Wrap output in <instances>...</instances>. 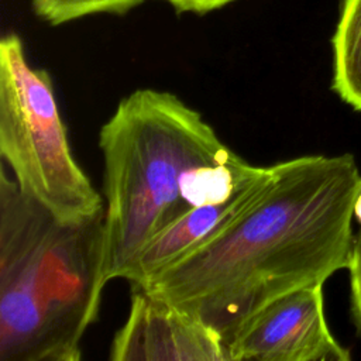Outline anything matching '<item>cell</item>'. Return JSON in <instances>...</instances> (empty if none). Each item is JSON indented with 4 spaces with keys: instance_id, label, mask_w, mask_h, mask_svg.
I'll list each match as a JSON object with an SVG mask.
<instances>
[{
    "instance_id": "6da1fadb",
    "label": "cell",
    "mask_w": 361,
    "mask_h": 361,
    "mask_svg": "<svg viewBox=\"0 0 361 361\" xmlns=\"http://www.w3.org/2000/svg\"><path fill=\"white\" fill-rule=\"evenodd\" d=\"M360 190L351 154L274 164L241 216L138 288L196 316L227 343L272 300L348 268Z\"/></svg>"
},
{
    "instance_id": "7a4b0ae2",
    "label": "cell",
    "mask_w": 361,
    "mask_h": 361,
    "mask_svg": "<svg viewBox=\"0 0 361 361\" xmlns=\"http://www.w3.org/2000/svg\"><path fill=\"white\" fill-rule=\"evenodd\" d=\"M104 164V278H124L142 247L190 209L255 178L203 116L176 94L137 89L99 133Z\"/></svg>"
},
{
    "instance_id": "3957f363",
    "label": "cell",
    "mask_w": 361,
    "mask_h": 361,
    "mask_svg": "<svg viewBox=\"0 0 361 361\" xmlns=\"http://www.w3.org/2000/svg\"><path fill=\"white\" fill-rule=\"evenodd\" d=\"M104 278V209L56 217L0 175V361H78L97 319Z\"/></svg>"
},
{
    "instance_id": "277c9868",
    "label": "cell",
    "mask_w": 361,
    "mask_h": 361,
    "mask_svg": "<svg viewBox=\"0 0 361 361\" xmlns=\"http://www.w3.org/2000/svg\"><path fill=\"white\" fill-rule=\"evenodd\" d=\"M0 155L21 192L56 217L79 221L104 209L72 154L49 73L30 65L14 32L0 39Z\"/></svg>"
},
{
    "instance_id": "5b68a950",
    "label": "cell",
    "mask_w": 361,
    "mask_h": 361,
    "mask_svg": "<svg viewBox=\"0 0 361 361\" xmlns=\"http://www.w3.org/2000/svg\"><path fill=\"white\" fill-rule=\"evenodd\" d=\"M228 361H348L329 330L323 283L292 290L245 319L226 343Z\"/></svg>"
},
{
    "instance_id": "8992f818",
    "label": "cell",
    "mask_w": 361,
    "mask_h": 361,
    "mask_svg": "<svg viewBox=\"0 0 361 361\" xmlns=\"http://www.w3.org/2000/svg\"><path fill=\"white\" fill-rule=\"evenodd\" d=\"M111 361H228L223 337L196 316L135 288Z\"/></svg>"
},
{
    "instance_id": "52a82bcc",
    "label": "cell",
    "mask_w": 361,
    "mask_h": 361,
    "mask_svg": "<svg viewBox=\"0 0 361 361\" xmlns=\"http://www.w3.org/2000/svg\"><path fill=\"white\" fill-rule=\"evenodd\" d=\"M269 176L271 166H264L255 178L227 199L190 209L142 247L124 279L134 288L142 286L148 279L209 241L259 197Z\"/></svg>"
},
{
    "instance_id": "ba28073f",
    "label": "cell",
    "mask_w": 361,
    "mask_h": 361,
    "mask_svg": "<svg viewBox=\"0 0 361 361\" xmlns=\"http://www.w3.org/2000/svg\"><path fill=\"white\" fill-rule=\"evenodd\" d=\"M333 90L361 111V0H344L333 35Z\"/></svg>"
},
{
    "instance_id": "9c48e42d",
    "label": "cell",
    "mask_w": 361,
    "mask_h": 361,
    "mask_svg": "<svg viewBox=\"0 0 361 361\" xmlns=\"http://www.w3.org/2000/svg\"><path fill=\"white\" fill-rule=\"evenodd\" d=\"M145 0H31L34 14L49 25L66 24L87 16H124Z\"/></svg>"
},
{
    "instance_id": "30bf717a",
    "label": "cell",
    "mask_w": 361,
    "mask_h": 361,
    "mask_svg": "<svg viewBox=\"0 0 361 361\" xmlns=\"http://www.w3.org/2000/svg\"><path fill=\"white\" fill-rule=\"evenodd\" d=\"M354 217L360 223V228L354 235L353 251L350 258V300H351V313L361 333V190L355 200Z\"/></svg>"
},
{
    "instance_id": "8fae6325",
    "label": "cell",
    "mask_w": 361,
    "mask_h": 361,
    "mask_svg": "<svg viewBox=\"0 0 361 361\" xmlns=\"http://www.w3.org/2000/svg\"><path fill=\"white\" fill-rule=\"evenodd\" d=\"M166 1L178 14L204 16L207 13L220 10L237 0H162Z\"/></svg>"
}]
</instances>
